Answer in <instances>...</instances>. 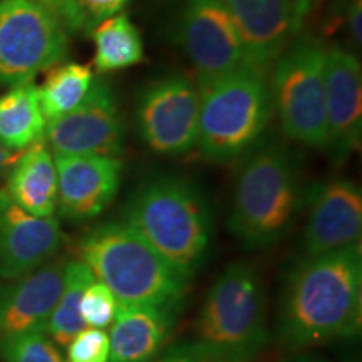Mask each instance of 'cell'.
Segmentation results:
<instances>
[{
  "label": "cell",
  "instance_id": "cell-1",
  "mask_svg": "<svg viewBox=\"0 0 362 362\" xmlns=\"http://www.w3.org/2000/svg\"><path fill=\"white\" fill-rule=\"evenodd\" d=\"M362 327V247L304 255L284 280L279 341L300 352L356 339Z\"/></svg>",
  "mask_w": 362,
  "mask_h": 362
},
{
  "label": "cell",
  "instance_id": "cell-2",
  "mask_svg": "<svg viewBox=\"0 0 362 362\" xmlns=\"http://www.w3.org/2000/svg\"><path fill=\"white\" fill-rule=\"evenodd\" d=\"M81 262L110 287L117 305H175L187 296L192 277L163 259L124 221H104L79 240Z\"/></svg>",
  "mask_w": 362,
  "mask_h": 362
},
{
  "label": "cell",
  "instance_id": "cell-3",
  "mask_svg": "<svg viewBox=\"0 0 362 362\" xmlns=\"http://www.w3.org/2000/svg\"><path fill=\"white\" fill-rule=\"evenodd\" d=\"M123 221L192 279L205 260L211 235L210 208L187 178L163 175L144 181L131 194Z\"/></svg>",
  "mask_w": 362,
  "mask_h": 362
},
{
  "label": "cell",
  "instance_id": "cell-4",
  "mask_svg": "<svg viewBox=\"0 0 362 362\" xmlns=\"http://www.w3.org/2000/svg\"><path fill=\"white\" fill-rule=\"evenodd\" d=\"M300 200L291 153L277 143L253 148L235 180L228 230L245 248H269L292 230Z\"/></svg>",
  "mask_w": 362,
  "mask_h": 362
},
{
  "label": "cell",
  "instance_id": "cell-5",
  "mask_svg": "<svg viewBox=\"0 0 362 362\" xmlns=\"http://www.w3.org/2000/svg\"><path fill=\"white\" fill-rule=\"evenodd\" d=\"M265 285L248 262H233L208 291L193 346L210 362H252L269 344Z\"/></svg>",
  "mask_w": 362,
  "mask_h": 362
},
{
  "label": "cell",
  "instance_id": "cell-6",
  "mask_svg": "<svg viewBox=\"0 0 362 362\" xmlns=\"http://www.w3.org/2000/svg\"><path fill=\"white\" fill-rule=\"evenodd\" d=\"M265 71L243 66L200 90L197 146L206 161L225 165L260 141L272 117Z\"/></svg>",
  "mask_w": 362,
  "mask_h": 362
},
{
  "label": "cell",
  "instance_id": "cell-7",
  "mask_svg": "<svg viewBox=\"0 0 362 362\" xmlns=\"http://www.w3.org/2000/svg\"><path fill=\"white\" fill-rule=\"evenodd\" d=\"M325 49L317 39H297L275 61L270 88L284 133L315 149L327 144Z\"/></svg>",
  "mask_w": 362,
  "mask_h": 362
},
{
  "label": "cell",
  "instance_id": "cell-8",
  "mask_svg": "<svg viewBox=\"0 0 362 362\" xmlns=\"http://www.w3.org/2000/svg\"><path fill=\"white\" fill-rule=\"evenodd\" d=\"M67 33L30 0H0V84L33 83L66 57Z\"/></svg>",
  "mask_w": 362,
  "mask_h": 362
},
{
  "label": "cell",
  "instance_id": "cell-9",
  "mask_svg": "<svg viewBox=\"0 0 362 362\" xmlns=\"http://www.w3.org/2000/svg\"><path fill=\"white\" fill-rule=\"evenodd\" d=\"M180 39L200 90L247 66L245 47L223 0H185Z\"/></svg>",
  "mask_w": 362,
  "mask_h": 362
},
{
  "label": "cell",
  "instance_id": "cell-10",
  "mask_svg": "<svg viewBox=\"0 0 362 362\" xmlns=\"http://www.w3.org/2000/svg\"><path fill=\"white\" fill-rule=\"evenodd\" d=\"M200 89L187 76L175 74L143 90L136 126L144 144L160 155H185L197 146Z\"/></svg>",
  "mask_w": 362,
  "mask_h": 362
},
{
  "label": "cell",
  "instance_id": "cell-11",
  "mask_svg": "<svg viewBox=\"0 0 362 362\" xmlns=\"http://www.w3.org/2000/svg\"><path fill=\"white\" fill-rule=\"evenodd\" d=\"M44 139L54 155L119 156L124 148V123L110 86L94 79L74 111L49 121Z\"/></svg>",
  "mask_w": 362,
  "mask_h": 362
},
{
  "label": "cell",
  "instance_id": "cell-12",
  "mask_svg": "<svg viewBox=\"0 0 362 362\" xmlns=\"http://www.w3.org/2000/svg\"><path fill=\"white\" fill-rule=\"evenodd\" d=\"M233 17L247 64L269 69L296 42L315 0H223Z\"/></svg>",
  "mask_w": 362,
  "mask_h": 362
},
{
  "label": "cell",
  "instance_id": "cell-13",
  "mask_svg": "<svg viewBox=\"0 0 362 362\" xmlns=\"http://www.w3.org/2000/svg\"><path fill=\"white\" fill-rule=\"evenodd\" d=\"M57 175V208L64 218H96L111 205L121 187L119 156L52 155Z\"/></svg>",
  "mask_w": 362,
  "mask_h": 362
},
{
  "label": "cell",
  "instance_id": "cell-14",
  "mask_svg": "<svg viewBox=\"0 0 362 362\" xmlns=\"http://www.w3.org/2000/svg\"><path fill=\"white\" fill-rule=\"evenodd\" d=\"M325 149L341 163L361 146L362 67L354 52L337 45L325 49Z\"/></svg>",
  "mask_w": 362,
  "mask_h": 362
},
{
  "label": "cell",
  "instance_id": "cell-15",
  "mask_svg": "<svg viewBox=\"0 0 362 362\" xmlns=\"http://www.w3.org/2000/svg\"><path fill=\"white\" fill-rule=\"evenodd\" d=\"M309 202L302 238L304 255H319L361 243L362 192L354 181H325L312 192Z\"/></svg>",
  "mask_w": 362,
  "mask_h": 362
},
{
  "label": "cell",
  "instance_id": "cell-16",
  "mask_svg": "<svg viewBox=\"0 0 362 362\" xmlns=\"http://www.w3.org/2000/svg\"><path fill=\"white\" fill-rule=\"evenodd\" d=\"M62 242L54 216H35L0 189V279L17 280L52 260Z\"/></svg>",
  "mask_w": 362,
  "mask_h": 362
},
{
  "label": "cell",
  "instance_id": "cell-17",
  "mask_svg": "<svg viewBox=\"0 0 362 362\" xmlns=\"http://www.w3.org/2000/svg\"><path fill=\"white\" fill-rule=\"evenodd\" d=\"M67 262L52 259L0 293V339L27 332H47L61 297Z\"/></svg>",
  "mask_w": 362,
  "mask_h": 362
},
{
  "label": "cell",
  "instance_id": "cell-18",
  "mask_svg": "<svg viewBox=\"0 0 362 362\" xmlns=\"http://www.w3.org/2000/svg\"><path fill=\"white\" fill-rule=\"evenodd\" d=\"M175 305H117L110 362H149L160 354L176 320Z\"/></svg>",
  "mask_w": 362,
  "mask_h": 362
},
{
  "label": "cell",
  "instance_id": "cell-19",
  "mask_svg": "<svg viewBox=\"0 0 362 362\" xmlns=\"http://www.w3.org/2000/svg\"><path fill=\"white\" fill-rule=\"evenodd\" d=\"M6 192L30 215L54 216L57 208L56 163L44 141L22 151L8 171Z\"/></svg>",
  "mask_w": 362,
  "mask_h": 362
},
{
  "label": "cell",
  "instance_id": "cell-20",
  "mask_svg": "<svg viewBox=\"0 0 362 362\" xmlns=\"http://www.w3.org/2000/svg\"><path fill=\"white\" fill-rule=\"evenodd\" d=\"M47 121L39 103L37 86L33 83L12 86L0 98V144L12 151H24L44 141Z\"/></svg>",
  "mask_w": 362,
  "mask_h": 362
},
{
  "label": "cell",
  "instance_id": "cell-21",
  "mask_svg": "<svg viewBox=\"0 0 362 362\" xmlns=\"http://www.w3.org/2000/svg\"><path fill=\"white\" fill-rule=\"evenodd\" d=\"M94 42V67L101 74L138 64L144 57L138 27L126 13H116L90 29Z\"/></svg>",
  "mask_w": 362,
  "mask_h": 362
},
{
  "label": "cell",
  "instance_id": "cell-22",
  "mask_svg": "<svg viewBox=\"0 0 362 362\" xmlns=\"http://www.w3.org/2000/svg\"><path fill=\"white\" fill-rule=\"evenodd\" d=\"M94 74L89 66L66 62L54 66L37 88L40 110L45 121H54L74 111L93 88Z\"/></svg>",
  "mask_w": 362,
  "mask_h": 362
},
{
  "label": "cell",
  "instance_id": "cell-23",
  "mask_svg": "<svg viewBox=\"0 0 362 362\" xmlns=\"http://www.w3.org/2000/svg\"><path fill=\"white\" fill-rule=\"evenodd\" d=\"M93 280V272L84 262H67L61 297L47 324V334L57 346L66 347L74 336L86 329L83 317H81V298Z\"/></svg>",
  "mask_w": 362,
  "mask_h": 362
},
{
  "label": "cell",
  "instance_id": "cell-24",
  "mask_svg": "<svg viewBox=\"0 0 362 362\" xmlns=\"http://www.w3.org/2000/svg\"><path fill=\"white\" fill-rule=\"evenodd\" d=\"M0 352L6 362H66L45 332H27L4 337Z\"/></svg>",
  "mask_w": 362,
  "mask_h": 362
},
{
  "label": "cell",
  "instance_id": "cell-25",
  "mask_svg": "<svg viewBox=\"0 0 362 362\" xmlns=\"http://www.w3.org/2000/svg\"><path fill=\"white\" fill-rule=\"evenodd\" d=\"M117 300L107 285L94 279L81 298V317L86 327L106 329L116 317Z\"/></svg>",
  "mask_w": 362,
  "mask_h": 362
},
{
  "label": "cell",
  "instance_id": "cell-26",
  "mask_svg": "<svg viewBox=\"0 0 362 362\" xmlns=\"http://www.w3.org/2000/svg\"><path fill=\"white\" fill-rule=\"evenodd\" d=\"M66 347V362H110V336L103 329L86 327Z\"/></svg>",
  "mask_w": 362,
  "mask_h": 362
},
{
  "label": "cell",
  "instance_id": "cell-27",
  "mask_svg": "<svg viewBox=\"0 0 362 362\" xmlns=\"http://www.w3.org/2000/svg\"><path fill=\"white\" fill-rule=\"evenodd\" d=\"M42 8L64 27L67 34H79L88 30L84 13L81 11L78 0H30Z\"/></svg>",
  "mask_w": 362,
  "mask_h": 362
},
{
  "label": "cell",
  "instance_id": "cell-28",
  "mask_svg": "<svg viewBox=\"0 0 362 362\" xmlns=\"http://www.w3.org/2000/svg\"><path fill=\"white\" fill-rule=\"evenodd\" d=\"M78 2L88 24V33H90V29L101 21L123 12L131 0H78Z\"/></svg>",
  "mask_w": 362,
  "mask_h": 362
},
{
  "label": "cell",
  "instance_id": "cell-29",
  "mask_svg": "<svg viewBox=\"0 0 362 362\" xmlns=\"http://www.w3.org/2000/svg\"><path fill=\"white\" fill-rule=\"evenodd\" d=\"M339 22L344 24L351 40L361 49L362 44V0H339Z\"/></svg>",
  "mask_w": 362,
  "mask_h": 362
},
{
  "label": "cell",
  "instance_id": "cell-30",
  "mask_svg": "<svg viewBox=\"0 0 362 362\" xmlns=\"http://www.w3.org/2000/svg\"><path fill=\"white\" fill-rule=\"evenodd\" d=\"M149 362H210L202 354L193 342H183L171 346L165 352H160L155 359Z\"/></svg>",
  "mask_w": 362,
  "mask_h": 362
},
{
  "label": "cell",
  "instance_id": "cell-31",
  "mask_svg": "<svg viewBox=\"0 0 362 362\" xmlns=\"http://www.w3.org/2000/svg\"><path fill=\"white\" fill-rule=\"evenodd\" d=\"M21 155L22 151H12V149L6 148L4 144H0V178L8 175V171H11L13 163L19 160Z\"/></svg>",
  "mask_w": 362,
  "mask_h": 362
},
{
  "label": "cell",
  "instance_id": "cell-32",
  "mask_svg": "<svg viewBox=\"0 0 362 362\" xmlns=\"http://www.w3.org/2000/svg\"><path fill=\"white\" fill-rule=\"evenodd\" d=\"M282 362H329V361L324 359V357H320V356L312 354V352H304V354H296Z\"/></svg>",
  "mask_w": 362,
  "mask_h": 362
}]
</instances>
